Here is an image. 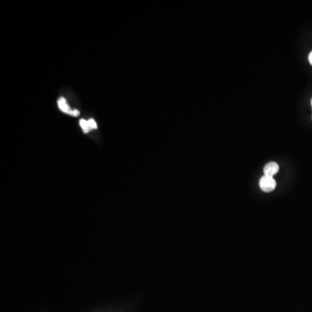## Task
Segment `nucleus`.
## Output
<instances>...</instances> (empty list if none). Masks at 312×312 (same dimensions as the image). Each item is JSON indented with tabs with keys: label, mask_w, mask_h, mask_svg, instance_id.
<instances>
[{
	"label": "nucleus",
	"mask_w": 312,
	"mask_h": 312,
	"mask_svg": "<svg viewBox=\"0 0 312 312\" xmlns=\"http://www.w3.org/2000/svg\"><path fill=\"white\" fill-rule=\"evenodd\" d=\"M276 181L273 177H269V176H263L262 178L260 179V187L261 189L266 192V193H270L271 191L276 188Z\"/></svg>",
	"instance_id": "nucleus-1"
},
{
	"label": "nucleus",
	"mask_w": 312,
	"mask_h": 312,
	"mask_svg": "<svg viewBox=\"0 0 312 312\" xmlns=\"http://www.w3.org/2000/svg\"><path fill=\"white\" fill-rule=\"evenodd\" d=\"M278 170H279V166L276 162H269L264 167L265 175L269 177H273L276 174H277Z\"/></svg>",
	"instance_id": "nucleus-2"
},
{
	"label": "nucleus",
	"mask_w": 312,
	"mask_h": 312,
	"mask_svg": "<svg viewBox=\"0 0 312 312\" xmlns=\"http://www.w3.org/2000/svg\"><path fill=\"white\" fill-rule=\"evenodd\" d=\"M58 104H59V108H60L63 112L70 115L71 110H70V107H69L67 102H66V100H65L64 97H60V98H59V101H58Z\"/></svg>",
	"instance_id": "nucleus-3"
},
{
	"label": "nucleus",
	"mask_w": 312,
	"mask_h": 312,
	"mask_svg": "<svg viewBox=\"0 0 312 312\" xmlns=\"http://www.w3.org/2000/svg\"><path fill=\"white\" fill-rule=\"evenodd\" d=\"M80 126L82 127V130L84 133H88V132L90 131L91 129H90V127H89V124H88L87 121H85V120L81 119L80 120Z\"/></svg>",
	"instance_id": "nucleus-4"
},
{
	"label": "nucleus",
	"mask_w": 312,
	"mask_h": 312,
	"mask_svg": "<svg viewBox=\"0 0 312 312\" xmlns=\"http://www.w3.org/2000/svg\"><path fill=\"white\" fill-rule=\"evenodd\" d=\"M88 124H89V127H90V129H97V124L96 123V121L94 119L89 120L88 121Z\"/></svg>",
	"instance_id": "nucleus-5"
},
{
	"label": "nucleus",
	"mask_w": 312,
	"mask_h": 312,
	"mask_svg": "<svg viewBox=\"0 0 312 312\" xmlns=\"http://www.w3.org/2000/svg\"><path fill=\"white\" fill-rule=\"evenodd\" d=\"M70 116H72V117H78L79 115H80V112H79L77 109H74V110H71V112L70 113Z\"/></svg>",
	"instance_id": "nucleus-6"
},
{
	"label": "nucleus",
	"mask_w": 312,
	"mask_h": 312,
	"mask_svg": "<svg viewBox=\"0 0 312 312\" xmlns=\"http://www.w3.org/2000/svg\"><path fill=\"white\" fill-rule=\"evenodd\" d=\"M309 64H310V65H312V51L311 52L309 53Z\"/></svg>",
	"instance_id": "nucleus-7"
},
{
	"label": "nucleus",
	"mask_w": 312,
	"mask_h": 312,
	"mask_svg": "<svg viewBox=\"0 0 312 312\" xmlns=\"http://www.w3.org/2000/svg\"><path fill=\"white\" fill-rule=\"evenodd\" d=\"M311 106H312V99H311Z\"/></svg>",
	"instance_id": "nucleus-8"
}]
</instances>
